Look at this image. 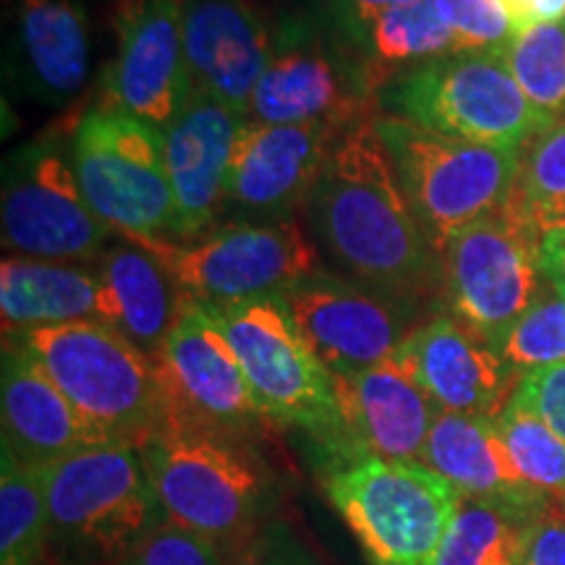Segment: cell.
<instances>
[{
    "label": "cell",
    "mask_w": 565,
    "mask_h": 565,
    "mask_svg": "<svg viewBox=\"0 0 565 565\" xmlns=\"http://www.w3.org/2000/svg\"><path fill=\"white\" fill-rule=\"evenodd\" d=\"M513 79L550 124L565 118V24H534L503 47Z\"/></svg>",
    "instance_id": "cell-30"
},
{
    "label": "cell",
    "mask_w": 565,
    "mask_h": 565,
    "mask_svg": "<svg viewBox=\"0 0 565 565\" xmlns=\"http://www.w3.org/2000/svg\"><path fill=\"white\" fill-rule=\"evenodd\" d=\"M519 565H565V513L550 503L529 529Z\"/></svg>",
    "instance_id": "cell-38"
},
{
    "label": "cell",
    "mask_w": 565,
    "mask_h": 565,
    "mask_svg": "<svg viewBox=\"0 0 565 565\" xmlns=\"http://www.w3.org/2000/svg\"><path fill=\"white\" fill-rule=\"evenodd\" d=\"M71 160L92 210L118 236H179L160 129L100 105L76 124Z\"/></svg>",
    "instance_id": "cell-9"
},
{
    "label": "cell",
    "mask_w": 565,
    "mask_h": 565,
    "mask_svg": "<svg viewBox=\"0 0 565 565\" xmlns=\"http://www.w3.org/2000/svg\"><path fill=\"white\" fill-rule=\"evenodd\" d=\"M225 565H328L309 542H303L288 521H267L249 542H244Z\"/></svg>",
    "instance_id": "cell-36"
},
{
    "label": "cell",
    "mask_w": 565,
    "mask_h": 565,
    "mask_svg": "<svg viewBox=\"0 0 565 565\" xmlns=\"http://www.w3.org/2000/svg\"><path fill=\"white\" fill-rule=\"evenodd\" d=\"M540 265L550 286L565 296V231L542 233Z\"/></svg>",
    "instance_id": "cell-39"
},
{
    "label": "cell",
    "mask_w": 565,
    "mask_h": 565,
    "mask_svg": "<svg viewBox=\"0 0 565 565\" xmlns=\"http://www.w3.org/2000/svg\"><path fill=\"white\" fill-rule=\"evenodd\" d=\"M494 424L519 477L536 492L563 500L565 443L561 437L515 401H508L503 412L494 416Z\"/></svg>",
    "instance_id": "cell-31"
},
{
    "label": "cell",
    "mask_w": 565,
    "mask_h": 565,
    "mask_svg": "<svg viewBox=\"0 0 565 565\" xmlns=\"http://www.w3.org/2000/svg\"><path fill=\"white\" fill-rule=\"evenodd\" d=\"M519 202L540 233L565 215V118L542 131L521 160Z\"/></svg>",
    "instance_id": "cell-32"
},
{
    "label": "cell",
    "mask_w": 565,
    "mask_h": 565,
    "mask_svg": "<svg viewBox=\"0 0 565 565\" xmlns=\"http://www.w3.org/2000/svg\"><path fill=\"white\" fill-rule=\"evenodd\" d=\"M343 445L338 458L422 461L429 429L440 414L398 356L349 377H333Z\"/></svg>",
    "instance_id": "cell-17"
},
{
    "label": "cell",
    "mask_w": 565,
    "mask_h": 565,
    "mask_svg": "<svg viewBox=\"0 0 565 565\" xmlns=\"http://www.w3.org/2000/svg\"><path fill=\"white\" fill-rule=\"evenodd\" d=\"M553 231H565V215H563V217H561V223H557V225H555V228H553Z\"/></svg>",
    "instance_id": "cell-42"
},
{
    "label": "cell",
    "mask_w": 565,
    "mask_h": 565,
    "mask_svg": "<svg viewBox=\"0 0 565 565\" xmlns=\"http://www.w3.org/2000/svg\"><path fill=\"white\" fill-rule=\"evenodd\" d=\"M370 76H359L317 34H288L273 47L270 66L254 89L246 118L259 124H333L372 118Z\"/></svg>",
    "instance_id": "cell-16"
},
{
    "label": "cell",
    "mask_w": 565,
    "mask_h": 565,
    "mask_svg": "<svg viewBox=\"0 0 565 565\" xmlns=\"http://www.w3.org/2000/svg\"><path fill=\"white\" fill-rule=\"evenodd\" d=\"M113 228L92 210L74 160L53 141L21 150L6 173L3 244L21 257L100 263Z\"/></svg>",
    "instance_id": "cell-12"
},
{
    "label": "cell",
    "mask_w": 565,
    "mask_h": 565,
    "mask_svg": "<svg viewBox=\"0 0 565 565\" xmlns=\"http://www.w3.org/2000/svg\"><path fill=\"white\" fill-rule=\"evenodd\" d=\"M160 259L179 291L200 303H238L282 296L320 273L315 244L291 217L273 223H233L194 242L126 238Z\"/></svg>",
    "instance_id": "cell-10"
},
{
    "label": "cell",
    "mask_w": 565,
    "mask_h": 565,
    "mask_svg": "<svg viewBox=\"0 0 565 565\" xmlns=\"http://www.w3.org/2000/svg\"><path fill=\"white\" fill-rule=\"evenodd\" d=\"M372 61L366 63V76L377 87L391 82L404 71L433 63L448 55H458L456 32L437 11L435 0H419L404 9L385 11L372 24H366Z\"/></svg>",
    "instance_id": "cell-28"
},
{
    "label": "cell",
    "mask_w": 565,
    "mask_h": 565,
    "mask_svg": "<svg viewBox=\"0 0 565 565\" xmlns=\"http://www.w3.org/2000/svg\"><path fill=\"white\" fill-rule=\"evenodd\" d=\"M228 553L186 529L158 524L116 565H225Z\"/></svg>",
    "instance_id": "cell-35"
},
{
    "label": "cell",
    "mask_w": 565,
    "mask_h": 565,
    "mask_svg": "<svg viewBox=\"0 0 565 565\" xmlns=\"http://www.w3.org/2000/svg\"><path fill=\"white\" fill-rule=\"evenodd\" d=\"M529 21L534 24H565V0H529Z\"/></svg>",
    "instance_id": "cell-41"
},
{
    "label": "cell",
    "mask_w": 565,
    "mask_h": 565,
    "mask_svg": "<svg viewBox=\"0 0 565 565\" xmlns=\"http://www.w3.org/2000/svg\"><path fill=\"white\" fill-rule=\"evenodd\" d=\"M100 273L74 263L6 257L0 312L6 335L79 320H100Z\"/></svg>",
    "instance_id": "cell-25"
},
{
    "label": "cell",
    "mask_w": 565,
    "mask_h": 565,
    "mask_svg": "<svg viewBox=\"0 0 565 565\" xmlns=\"http://www.w3.org/2000/svg\"><path fill=\"white\" fill-rule=\"evenodd\" d=\"M561 508H563V513H565V498L561 500Z\"/></svg>",
    "instance_id": "cell-43"
},
{
    "label": "cell",
    "mask_w": 565,
    "mask_h": 565,
    "mask_svg": "<svg viewBox=\"0 0 565 565\" xmlns=\"http://www.w3.org/2000/svg\"><path fill=\"white\" fill-rule=\"evenodd\" d=\"M542 233L515 200L500 215L456 231L440 249L454 312L494 351L542 296Z\"/></svg>",
    "instance_id": "cell-11"
},
{
    "label": "cell",
    "mask_w": 565,
    "mask_h": 565,
    "mask_svg": "<svg viewBox=\"0 0 565 565\" xmlns=\"http://www.w3.org/2000/svg\"><path fill=\"white\" fill-rule=\"evenodd\" d=\"M17 42L42 100H74L89 79V30L79 0H19Z\"/></svg>",
    "instance_id": "cell-26"
},
{
    "label": "cell",
    "mask_w": 565,
    "mask_h": 565,
    "mask_svg": "<svg viewBox=\"0 0 565 565\" xmlns=\"http://www.w3.org/2000/svg\"><path fill=\"white\" fill-rule=\"evenodd\" d=\"M244 121L242 110L194 89L186 108L162 131L179 242L210 233L228 202L231 154Z\"/></svg>",
    "instance_id": "cell-19"
},
{
    "label": "cell",
    "mask_w": 565,
    "mask_h": 565,
    "mask_svg": "<svg viewBox=\"0 0 565 565\" xmlns=\"http://www.w3.org/2000/svg\"><path fill=\"white\" fill-rule=\"evenodd\" d=\"M511 401L540 416L565 443V364L521 374Z\"/></svg>",
    "instance_id": "cell-37"
},
{
    "label": "cell",
    "mask_w": 565,
    "mask_h": 565,
    "mask_svg": "<svg viewBox=\"0 0 565 565\" xmlns=\"http://www.w3.org/2000/svg\"><path fill=\"white\" fill-rule=\"evenodd\" d=\"M500 356L515 374L565 364V296L542 291L532 309L513 324Z\"/></svg>",
    "instance_id": "cell-33"
},
{
    "label": "cell",
    "mask_w": 565,
    "mask_h": 565,
    "mask_svg": "<svg viewBox=\"0 0 565 565\" xmlns=\"http://www.w3.org/2000/svg\"><path fill=\"white\" fill-rule=\"evenodd\" d=\"M324 492L370 565H435L463 498L422 461L380 458H338Z\"/></svg>",
    "instance_id": "cell-5"
},
{
    "label": "cell",
    "mask_w": 565,
    "mask_h": 565,
    "mask_svg": "<svg viewBox=\"0 0 565 565\" xmlns=\"http://www.w3.org/2000/svg\"><path fill=\"white\" fill-rule=\"evenodd\" d=\"M137 448L162 524L186 529L228 555L267 524L270 482L242 437L166 419Z\"/></svg>",
    "instance_id": "cell-2"
},
{
    "label": "cell",
    "mask_w": 565,
    "mask_h": 565,
    "mask_svg": "<svg viewBox=\"0 0 565 565\" xmlns=\"http://www.w3.org/2000/svg\"><path fill=\"white\" fill-rule=\"evenodd\" d=\"M3 448L30 466H47L92 445L110 443L76 412L61 387L26 351L6 341L3 351Z\"/></svg>",
    "instance_id": "cell-22"
},
{
    "label": "cell",
    "mask_w": 565,
    "mask_h": 565,
    "mask_svg": "<svg viewBox=\"0 0 565 565\" xmlns=\"http://www.w3.org/2000/svg\"><path fill=\"white\" fill-rule=\"evenodd\" d=\"M377 129L433 249L440 252L456 231L519 200L521 147L445 137L398 116H380Z\"/></svg>",
    "instance_id": "cell-6"
},
{
    "label": "cell",
    "mask_w": 565,
    "mask_h": 565,
    "mask_svg": "<svg viewBox=\"0 0 565 565\" xmlns=\"http://www.w3.org/2000/svg\"><path fill=\"white\" fill-rule=\"evenodd\" d=\"M341 131L333 124L246 118L231 154L228 202L275 221L288 215L303 196H312Z\"/></svg>",
    "instance_id": "cell-18"
},
{
    "label": "cell",
    "mask_w": 565,
    "mask_h": 565,
    "mask_svg": "<svg viewBox=\"0 0 565 565\" xmlns=\"http://www.w3.org/2000/svg\"><path fill=\"white\" fill-rule=\"evenodd\" d=\"M303 341L333 377L383 364L408 338L406 317L387 294L315 273L282 294Z\"/></svg>",
    "instance_id": "cell-14"
},
{
    "label": "cell",
    "mask_w": 565,
    "mask_h": 565,
    "mask_svg": "<svg viewBox=\"0 0 565 565\" xmlns=\"http://www.w3.org/2000/svg\"><path fill=\"white\" fill-rule=\"evenodd\" d=\"M550 505L461 498L435 565H519L534 519Z\"/></svg>",
    "instance_id": "cell-27"
},
{
    "label": "cell",
    "mask_w": 565,
    "mask_h": 565,
    "mask_svg": "<svg viewBox=\"0 0 565 565\" xmlns=\"http://www.w3.org/2000/svg\"><path fill=\"white\" fill-rule=\"evenodd\" d=\"M9 338V335H6ZM110 443L139 445L168 419L158 364L100 320L34 328L11 335Z\"/></svg>",
    "instance_id": "cell-4"
},
{
    "label": "cell",
    "mask_w": 565,
    "mask_h": 565,
    "mask_svg": "<svg viewBox=\"0 0 565 565\" xmlns=\"http://www.w3.org/2000/svg\"><path fill=\"white\" fill-rule=\"evenodd\" d=\"M391 116L477 145L521 147L550 124L508 68L503 47L469 51L404 71L385 84Z\"/></svg>",
    "instance_id": "cell-7"
},
{
    "label": "cell",
    "mask_w": 565,
    "mask_h": 565,
    "mask_svg": "<svg viewBox=\"0 0 565 565\" xmlns=\"http://www.w3.org/2000/svg\"><path fill=\"white\" fill-rule=\"evenodd\" d=\"M309 202L322 244L345 270L387 296L424 288L433 244L401 186L377 118L341 131Z\"/></svg>",
    "instance_id": "cell-1"
},
{
    "label": "cell",
    "mask_w": 565,
    "mask_h": 565,
    "mask_svg": "<svg viewBox=\"0 0 565 565\" xmlns=\"http://www.w3.org/2000/svg\"><path fill=\"white\" fill-rule=\"evenodd\" d=\"M192 92L181 0H124L116 61L105 82V108L166 131L186 108Z\"/></svg>",
    "instance_id": "cell-15"
},
{
    "label": "cell",
    "mask_w": 565,
    "mask_h": 565,
    "mask_svg": "<svg viewBox=\"0 0 565 565\" xmlns=\"http://www.w3.org/2000/svg\"><path fill=\"white\" fill-rule=\"evenodd\" d=\"M338 3L343 6L345 13H349L353 21L366 26L377 17H383L385 11L404 9V6H414L419 3V0H338Z\"/></svg>",
    "instance_id": "cell-40"
},
{
    "label": "cell",
    "mask_w": 565,
    "mask_h": 565,
    "mask_svg": "<svg viewBox=\"0 0 565 565\" xmlns=\"http://www.w3.org/2000/svg\"><path fill=\"white\" fill-rule=\"evenodd\" d=\"M422 463L448 479L463 498L513 500V503L550 500L519 477L498 433V424L490 416L437 414L424 445Z\"/></svg>",
    "instance_id": "cell-24"
},
{
    "label": "cell",
    "mask_w": 565,
    "mask_h": 565,
    "mask_svg": "<svg viewBox=\"0 0 565 565\" xmlns=\"http://www.w3.org/2000/svg\"><path fill=\"white\" fill-rule=\"evenodd\" d=\"M437 11L456 32L458 51H494L513 38V21L500 0H435Z\"/></svg>",
    "instance_id": "cell-34"
},
{
    "label": "cell",
    "mask_w": 565,
    "mask_h": 565,
    "mask_svg": "<svg viewBox=\"0 0 565 565\" xmlns=\"http://www.w3.org/2000/svg\"><path fill=\"white\" fill-rule=\"evenodd\" d=\"M51 513L40 466L3 448L0 461V565H47Z\"/></svg>",
    "instance_id": "cell-29"
},
{
    "label": "cell",
    "mask_w": 565,
    "mask_h": 565,
    "mask_svg": "<svg viewBox=\"0 0 565 565\" xmlns=\"http://www.w3.org/2000/svg\"><path fill=\"white\" fill-rule=\"evenodd\" d=\"M40 471L51 513L47 565H116L162 524L137 445H92Z\"/></svg>",
    "instance_id": "cell-3"
},
{
    "label": "cell",
    "mask_w": 565,
    "mask_h": 565,
    "mask_svg": "<svg viewBox=\"0 0 565 565\" xmlns=\"http://www.w3.org/2000/svg\"><path fill=\"white\" fill-rule=\"evenodd\" d=\"M100 273V322L110 324L158 364L186 296L179 291L160 259L145 246H108L97 263Z\"/></svg>",
    "instance_id": "cell-23"
},
{
    "label": "cell",
    "mask_w": 565,
    "mask_h": 565,
    "mask_svg": "<svg viewBox=\"0 0 565 565\" xmlns=\"http://www.w3.org/2000/svg\"><path fill=\"white\" fill-rule=\"evenodd\" d=\"M228 338L265 419L299 427L338 456L343 445L333 374L324 370L282 296L204 303Z\"/></svg>",
    "instance_id": "cell-8"
},
{
    "label": "cell",
    "mask_w": 565,
    "mask_h": 565,
    "mask_svg": "<svg viewBox=\"0 0 565 565\" xmlns=\"http://www.w3.org/2000/svg\"><path fill=\"white\" fill-rule=\"evenodd\" d=\"M181 30L192 87L246 116L275 47L257 13L246 0H181Z\"/></svg>",
    "instance_id": "cell-21"
},
{
    "label": "cell",
    "mask_w": 565,
    "mask_h": 565,
    "mask_svg": "<svg viewBox=\"0 0 565 565\" xmlns=\"http://www.w3.org/2000/svg\"><path fill=\"white\" fill-rule=\"evenodd\" d=\"M168 419L242 437L265 419L236 351L204 303L186 299L158 359Z\"/></svg>",
    "instance_id": "cell-13"
},
{
    "label": "cell",
    "mask_w": 565,
    "mask_h": 565,
    "mask_svg": "<svg viewBox=\"0 0 565 565\" xmlns=\"http://www.w3.org/2000/svg\"><path fill=\"white\" fill-rule=\"evenodd\" d=\"M395 356L440 412L494 419L519 385L505 359L454 317H437L412 330Z\"/></svg>",
    "instance_id": "cell-20"
}]
</instances>
